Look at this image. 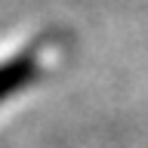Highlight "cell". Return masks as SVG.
<instances>
[{"instance_id": "1", "label": "cell", "mask_w": 148, "mask_h": 148, "mask_svg": "<svg viewBox=\"0 0 148 148\" xmlns=\"http://www.w3.org/2000/svg\"><path fill=\"white\" fill-rule=\"evenodd\" d=\"M37 77V62L34 56H16V59H9V62L0 65V102L12 96L16 90L28 86V83Z\"/></svg>"}]
</instances>
